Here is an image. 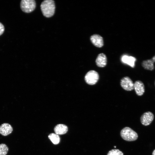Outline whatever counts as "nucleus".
Returning a JSON list of instances; mask_svg holds the SVG:
<instances>
[{
	"mask_svg": "<svg viewBox=\"0 0 155 155\" xmlns=\"http://www.w3.org/2000/svg\"><path fill=\"white\" fill-rule=\"evenodd\" d=\"M42 13L45 17L50 18L53 16L55 12V2L53 0H45L40 5Z\"/></svg>",
	"mask_w": 155,
	"mask_h": 155,
	"instance_id": "f257e3e1",
	"label": "nucleus"
},
{
	"mask_svg": "<svg viewBox=\"0 0 155 155\" xmlns=\"http://www.w3.org/2000/svg\"><path fill=\"white\" fill-rule=\"evenodd\" d=\"M120 135L122 138L127 141H133L138 138L137 134L129 127H126L121 131Z\"/></svg>",
	"mask_w": 155,
	"mask_h": 155,
	"instance_id": "f03ea898",
	"label": "nucleus"
},
{
	"mask_svg": "<svg viewBox=\"0 0 155 155\" xmlns=\"http://www.w3.org/2000/svg\"><path fill=\"white\" fill-rule=\"evenodd\" d=\"M36 6V2L34 0H22L20 2L21 9L23 11L26 13L33 11Z\"/></svg>",
	"mask_w": 155,
	"mask_h": 155,
	"instance_id": "7ed1b4c3",
	"label": "nucleus"
},
{
	"mask_svg": "<svg viewBox=\"0 0 155 155\" xmlns=\"http://www.w3.org/2000/svg\"><path fill=\"white\" fill-rule=\"evenodd\" d=\"M99 78L98 73L93 70L89 71L86 74L84 79L86 83L90 85L95 84L98 82Z\"/></svg>",
	"mask_w": 155,
	"mask_h": 155,
	"instance_id": "20e7f679",
	"label": "nucleus"
},
{
	"mask_svg": "<svg viewBox=\"0 0 155 155\" xmlns=\"http://www.w3.org/2000/svg\"><path fill=\"white\" fill-rule=\"evenodd\" d=\"M120 84L122 88L126 91H131L134 89V83L129 77L123 78L121 80Z\"/></svg>",
	"mask_w": 155,
	"mask_h": 155,
	"instance_id": "39448f33",
	"label": "nucleus"
},
{
	"mask_svg": "<svg viewBox=\"0 0 155 155\" xmlns=\"http://www.w3.org/2000/svg\"><path fill=\"white\" fill-rule=\"evenodd\" d=\"M154 117V115L152 113L149 111L145 112L141 117V123L144 125H148L152 122Z\"/></svg>",
	"mask_w": 155,
	"mask_h": 155,
	"instance_id": "423d86ee",
	"label": "nucleus"
},
{
	"mask_svg": "<svg viewBox=\"0 0 155 155\" xmlns=\"http://www.w3.org/2000/svg\"><path fill=\"white\" fill-rule=\"evenodd\" d=\"M90 40L92 43L95 46L101 48L104 45L102 37L98 34H94L90 37Z\"/></svg>",
	"mask_w": 155,
	"mask_h": 155,
	"instance_id": "0eeeda50",
	"label": "nucleus"
},
{
	"mask_svg": "<svg viewBox=\"0 0 155 155\" xmlns=\"http://www.w3.org/2000/svg\"><path fill=\"white\" fill-rule=\"evenodd\" d=\"M134 89L137 95H142L145 91V86L143 83L139 80L135 81L134 83Z\"/></svg>",
	"mask_w": 155,
	"mask_h": 155,
	"instance_id": "6e6552de",
	"label": "nucleus"
},
{
	"mask_svg": "<svg viewBox=\"0 0 155 155\" xmlns=\"http://www.w3.org/2000/svg\"><path fill=\"white\" fill-rule=\"evenodd\" d=\"M155 55L150 59L143 61L142 63V67L145 69L152 71L154 69Z\"/></svg>",
	"mask_w": 155,
	"mask_h": 155,
	"instance_id": "1a4fd4ad",
	"label": "nucleus"
},
{
	"mask_svg": "<svg viewBox=\"0 0 155 155\" xmlns=\"http://www.w3.org/2000/svg\"><path fill=\"white\" fill-rule=\"evenodd\" d=\"M95 62L96 65L98 67H105L107 63V58L106 55L103 53L99 54L98 55Z\"/></svg>",
	"mask_w": 155,
	"mask_h": 155,
	"instance_id": "9d476101",
	"label": "nucleus"
},
{
	"mask_svg": "<svg viewBox=\"0 0 155 155\" xmlns=\"http://www.w3.org/2000/svg\"><path fill=\"white\" fill-rule=\"evenodd\" d=\"M13 129L11 126L8 123H4L0 126V133L3 136H7L12 132Z\"/></svg>",
	"mask_w": 155,
	"mask_h": 155,
	"instance_id": "9b49d317",
	"label": "nucleus"
},
{
	"mask_svg": "<svg viewBox=\"0 0 155 155\" xmlns=\"http://www.w3.org/2000/svg\"><path fill=\"white\" fill-rule=\"evenodd\" d=\"M55 133L57 135H63L66 133L68 131V127L65 125L59 124L57 125L54 128Z\"/></svg>",
	"mask_w": 155,
	"mask_h": 155,
	"instance_id": "f8f14e48",
	"label": "nucleus"
},
{
	"mask_svg": "<svg viewBox=\"0 0 155 155\" xmlns=\"http://www.w3.org/2000/svg\"><path fill=\"white\" fill-rule=\"evenodd\" d=\"M136 60L135 58L132 56L124 55L122 58V61L123 63L127 64L132 67L135 66V62Z\"/></svg>",
	"mask_w": 155,
	"mask_h": 155,
	"instance_id": "ddd939ff",
	"label": "nucleus"
},
{
	"mask_svg": "<svg viewBox=\"0 0 155 155\" xmlns=\"http://www.w3.org/2000/svg\"><path fill=\"white\" fill-rule=\"evenodd\" d=\"M48 137L54 144H57L60 142V137L59 135L56 133H51L49 135Z\"/></svg>",
	"mask_w": 155,
	"mask_h": 155,
	"instance_id": "4468645a",
	"label": "nucleus"
},
{
	"mask_svg": "<svg viewBox=\"0 0 155 155\" xmlns=\"http://www.w3.org/2000/svg\"><path fill=\"white\" fill-rule=\"evenodd\" d=\"M8 150V148L5 144H0V155H6Z\"/></svg>",
	"mask_w": 155,
	"mask_h": 155,
	"instance_id": "2eb2a0df",
	"label": "nucleus"
},
{
	"mask_svg": "<svg viewBox=\"0 0 155 155\" xmlns=\"http://www.w3.org/2000/svg\"><path fill=\"white\" fill-rule=\"evenodd\" d=\"M107 155H123V154L119 150L117 149H114L109 151Z\"/></svg>",
	"mask_w": 155,
	"mask_h": 155,
	"instance_id": "dca6fc26",
	"label": "nucleus"
},
{
	"mask_svg": "<svg viewBox=\"0 0 155 155\" xmlns=\"http://www.w3.org/2000/svg\"><path fill=\"white\" fill-rule=\"evenodd\" d=\"M5 28L3 25L0 22V36L4 32Z\"/></svg>",
	"mask_w": 155,
	"mask_h": 155,
	"instance_id": "f3484780",
	"label": "nucleus"
},
{
	"mask_svg": "<svg viewBox=\"0 0 155 155\" xmlns=\"http://www.w3.org/2000/svg\"><path fill=\"white\" fill-rule=\"evenodd\" d=\"M152 155H155V149L153 151L152 153Z\"/></svg>",
	"mask_w": 155,
	"mask_h": 155,
	"instance_id": "a211bd4d",
	"label": "nucleus"
},
{
	"mask_svg": "<svg viewBox=\"0 0 155 155\" xmlns=\"http://www.w3.org/2000/svg\"><path fill=\"white\" fill-rule=\"evenodd\" d=\"M115 148H116V146H114Z\"/></svg>",
	"mask_w": 155,
	"mask_h": 155,
	"instance_id": "6ab92c4d",
	"label": "nucleus"
},
{
	"mask_svg": "<svg viewBox=\"0 0 155 155\" xmlns=\"http://www.w3.org/2000/svg\"></svg>",
	"mask_w": 155,
	"mask_h": 155,
	"instance_id": "aec40b11",
	"label": "nucleus"
}]
</instances>
